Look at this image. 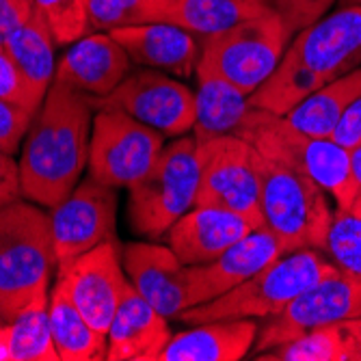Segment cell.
Masks as SVG:
<instances>
[{
  "instance_id": "28",
  "label": "cell",
  "mask_w": 361,
  "mask_h": 361,
  "mask_svg": "<svg viewBox=\"0 0 361 361\" xmlns=\"http://www.w3.org/2000/svg\"><path fill=\"white\" fill-rule=\"evenodd\" d=\"M176 0H89L91 30L111 32L128 26L171 22Z\"/></svg>"
},
{
  "instance_id": "32",
  "label": "cell",
  "mask_w": 361,
  "mask_h": 361,
  "mask_svg": "<svg viewBox=\"0 0 361 361\" xmlns=\"http://www.w3.org/2000/svg\"><path fill=\"white\" fill-rule=\"evenodd\" d=\"M0 97L32 115L42 109L46 100V97H42L35 91V87L28 82V78L22 74V70L3 48V44H0Z\"/></svg>"
},
{
  "instance_id": "12",
  "label": "cell",
  "mask_w": 361,
  "mask_h": 361,
  "mask_svg": "<svg viewBox=\"0 0 361 361\" xmlns=\"http://www.w3.org/2000/svg\"><path fill=\"white\" fill-rule=\"evenodd\" d=\"M283 59L320 85L357 70L361 65V3L344 5L297 32Z\"/></svg>"
},
{
  "instance_id": "20",
  "label": "cell",
  "mask_w": 361,
  "mask_h": 361,
  "mask_svg": "<svg viewBox=\"0 0 361 361\" xmlns=\"http://www.w3.org/2000/svg\"><path fill=\"white\" fill-rule=\"evenodd\" d=\"M169 318L149 305L130 283L109 326V361H158L171 340Z\"/></svg>"
},
{
  "instance_id": "26",
  "label": "cell",
  "mask_w": 361,
  "mask_h": 361,
  "mask_svg": "<svg viewBox=\"0 0 361 361\" xmlns=\"http://www.w3.org/2000/svg\"><path fill=\"white\" fill-rule=\"evenodd\" d=\"M273 11V0H176L171 22L208 37Z\"/></svg>"
},
{
  "instance_id": "16",
  "label": "cell",
  "mask_w": 361,
  "mask_h": 361,
  "mask_svg": "<svg viewBox=\"0 0 361 361\" xmlns=\"http://www.w3.org/2000/svg\"><path fill=\"white\" fill-rule=\"evenodd\" d=\"M133 59L111 32L85 35L56 63L52 82H61L74 91L102 100L111 95L119 82L130 74Z\"/></svg>"
},
{
  "instance_id": "4",
  "label": "cell",
  "mask_w": 361,
  "mask_h": 361,
  "mask_svg": "<svg viewBox=\"0 0 361 361\" xmlns=\"http://www.w3.org/2000/svg\"><path fill=\"white\" fill-rule=\"evenodd\" d=\"M262 227L279 240L283 253L318 249L324 253L334 223L331 195L312 178L292 171L257 152Z\"/></svg>"
},
{
  "instance_id": "8",
  "label": "cell",
  "mask_w": 361,
  "mask_h": 361,
  "mask_svg": "<svg viewBox=\"0 0 361 361\" xmlns=\"http://www.w3.org/2000/svg\"><path fill=\"white\" fill-rule=\"evenodd\" d=\"M165 135L121 111L97 109L91 126L87 171L113 188L137 184L158 160Z\"/></svg>"
},
{
  "instance_id": "25",
  "label": "cell",
  "mask_w": 361,
  "mask_h": 361,
  "mask_svg": "<svg viewBox=\"0 0 361 361\" xmlns=\"http://www.w3.org/2000/svg\"><path fill=\"white\" fill-rule=\"evenodd\" d=\"M3 48L28 78V82L35 87V91L46 97L56 72V42L37 9L3 39Z\"/></svg>"
},
{
  "instance_id": "43",
  "label": "cell",
  "mask_w": 361,
  "mask_h": 361,
  "mask_svg": "<svg viewBox=\"0 0 361 361\" xmlns=\"http://www.w3.org/2000/svg\"><path fill=\"white\" fill-rule=\"evenodd\" d=\"M0 322H3V316H0Z\"/></svg>"
},
{
  "instance_id": "29",
  "label": "cell",
  "mask_w": 361,
  "mask_h": 361,
  "mask_svg": "<svg viewBox=\"0 0 361 361\" xmlns=\"http://www.w3.org/2000/svg\"><path fill=\"white\" fill-rule=\"evenodd\" d=\"M257 361H348L342 324H326L294 338L281 346L255 355Z\"/></svg>"
},
{
  "instance_id": "36",
  "label": "cell",
  "mask_w": 361,
  "mask_h": 361,
  "mask_svg": "<svg viewBox=\"0 0 361 361\" xmlns=\"http://www.w3.org/2000/svg\"><path fill=\"white\" fill-rule=\"evenodd\" d=\"M22 197L20 165L11 154L0 152V208L22 200Z\"/></svg>"
},
{
  "instance_id": "35",
  "label": "cell",
  "mask_w": 361,
  "mask_h": 361,
  "mask_svg": "<svg viewBox=\"0 0 361 361\" xmlns=\"http://www.w3.org/2000/svg\"><path fill=\"white\" fill-rule=\"evenodd\" d=\"M331 139L342 147H346L348 152L361 145V95L346 109V113L342 115L340 123L334 130Z\"/></svg>"
},
{
  "instance_id": "30",
  "label": "cell",
  "mask_w": 361,
  "mask_h": 361,
  "mask_svg": "<svg viewBox=\"0 0 361 361\" xmlns=\"http://www.w3.org/2000/svg\"><path fill=\"white\" fill-rule=\"evenodd\" d=\"M324 255L344 275L361 281V216L336 208Z\"/></svg>"
},
{
  "instance_id": "42",
  "label": "cell",
  "mask_w": 361,
  "mask_h": 361,
  "mask_svg": "<svg viewBox=\"0 0 361 361\" xmlns=\"http://www.w3.org/2000/svg\"><path fill=\"white\" fill-rule=\"evenodd\" d=\"M340 3V7H344V5H353V3H359V0H338Z\"/></svg>"
},
{
  "instance_id": "37",
  "label": "cell",
  "mask_w": 361,
  "mask_h": 361,
  "mask_svg": "<svg viewBox=\"0 0 361 361\" xmlns=\"http://www.w3.org/2000/svg\"><path fill=\"white\" fill-rule=\"evenodd\" d=\"M35 11L32 0H0V44L13 28H18Z\"/></svg>"
},
{
  "instance_id": "18",
  "label": "cell",
  "mask_w": 361,
  "mask_h": 361,
  "mask_svg": "<svg viewBox=\"0 0 361 361\" xmlns=\"http://www.w3.org/2000/svg\"><path fill=\"white\" fill-rule=\"evenodd\" d=\"M121 262L128 281L162 316L178 318L188 307L184 288V264L167 245H121Z\"/></svg>"
},
{
  "instance_id": "41",
  "label": "cell",
  "mask_w": 361,
  "mask_h": 361,
  "mask_svg": "<svg viewBox=\"0 0 361 361\" xmlns=\"http://www.w3.org/2000/svg\"><path fill=\"white\" fill-rule=\"evenodd\" d=\"M348 212H353V214L361 216V192H357V197H355V200H353V204H350Z\"/></svg>"
},
{
  "instance_id": "6",
  "label": "cell",
  "mask_w": 361,
  "mask_h": 361,
  "mask_svg": "<svg viewBox=\"0 0 361 361\" xmlns=\"http://www.w3.org/2000/svg\"><path fill=\"white\" fill-rule=\"evenodd\" d=\"M200 188V143L192 135L162 147L154 167L130 190L128 216L135 232L165 236L192 206Z\"/></svg>"
},
{
  "instance_id": "9",
  "label": "cell",
  "mask_w": 361,
  "mask_h": 361,
  "mask_svg": "<svg viewBox=\"0 0 361 361\" xmlns=\"http://www.w3.org/2000/svg\"><path fill=\"white\" fill-rule=\"evenodd\" d=\"M195 206H214L243 214L262 227L257 149L238 135L200 143V188Z\"/></svg>"
},
{
  "instance_id": "10",
  "label": "cell",
  "mask_w": 361,
  "mask_h": 361,
  "mask_svg": "<svg viewBox=\"0 0 361 361\" xmlns=\"http://www.w3.org/2000/svg\"><path fill=\"white\" fill-rule=\"evenodd\" d=\"M97 109L121 111L165 137L178 139L192 130L195 91L176 76L143 68L130 72L111 95L95 100Z\"/></svg>"
},
{
  "instance_id": "19",
  "label": "cell",
  "mask_w": 361,
  "mask_h": 361,
  "mask_svg": "<svg viewBox=\"0 0 361 361\" xmlns=\"http://www.w3.org/2000/svg\"><path fill=\"white\" fill-rule=\"evenodd\" d=\"M133 63L176 78H190L202 56V39L173 22L111 30Z\"/></svg>"
},
{
  "instance_id": "11",
  "label": "cell",
  "mask_w": 361,
  "mask_h": 361,
  "mask_svg": "<svg viewBox=\"0 0 361 361\" xmlns=\"http://www.w3.org/2000/svg\"><path fill=\"white\" fill-rule=\"evenodd\" d=\"M361 316V281L342 271L301 292L283 312L267 318L257 331L253 357L281 346L318 326L344 322Z\"/></svg>"
},
{
  "instance_id": "40",
  "label": "cell",
  "mask_w": 361,
  "mask_h": 361,
  "mask_svg": "<svg viewBox=\"0 0 361 361\" xmlns=\"http://www.w3.org/2000/svg\"><path fill=\"white\" fill-rule=\"evenodd\" d=\"M350 169L357 184V192H361V145L350 152Z\"/></svg>"
},
{
  "instance_id": "7",
  "label": "cell",
  "mask_w": 361,
  "mask_h": 361,
  "mask_svg": "<svg viewBox=\"0 0 361 361\" xmlns=\"http://www.w3.org/2000/svg\"><path fill=\"white\" fill-rule=\"evenodd\" d=\"M292 32L273 9L214 35L202 37L197 68L210 70L251 95L283 59Z\"/></svg>"
},
{
  "instance_id": "15",
  "label": "cell",
  "mask_w": 361,
  "mask_h": 361,
  "mask_svg": "<svg viewBox=\"0 0 361 361\" xmlns=\"http://www.w3.org/2000/svg\"><path fill=\"white\" fill-rule=\"evenodd\" d=\"M279 255H283V247L269 229H253L212 262L184 267L186 305H204L221 297V294L234 290L264 267H269Z\"/></svg>"
},
{
  "instance_id": "17",
  "label": "cell",
  "mask_w": 361,
  "mask_h": 361,
  "mask_svg": "<svg viewBox=\"0 0 361 361\" xmlns=\"http://www.w3.org/2000/svg\"><path fill=\"white\" fill-rule=\"evenodd\" d=\"M253 225L232 210L214 206H192L165 234L167 247L184 267L206 264L243 240Z\"/></svg>"
},
{
  "instance_id": "38",
  "label": "cell",
  "mask_w": 361,
  "mask_h": 361,
  "mask_svg": "<svg viewBox=\"0 0 361 361\" xmlns=\"http://www.w3.org/2000/svg\"><path fill=\"white\" fill-rule=\"evenodd\" d=\"M348 346V361H361V316L340 322Z\"/></svg>"
},
{
  "instance_id": "27",
  "label": "cell",
  "mask_w": 361,
  "mask_h": 361,
  "mask_svg": "<svg viewBox=\"0 0 361 361\" xmlns=\"http://www.w3.org/2000/svg\"><path fill=\"white\" fill-rule=\"evenodd\" d=\"M50 286L42 288L9 322L13 361H61L50 331Z\"/></svg>"
},
{
  "instance_id": "13",
  "label": "cell",
  "mask_w": 361,
  "mask_h": 361,
  "mask_svg": "<svg viewBox=\"0 0 361 361\" xmlns=\"http://www.w3.org/2000/svg\"><path fill=\"white\" fill-rule=\"evenodd\" d=\"M50 225L59 267L104 240L115 238L117 188L87 176L61 204L50 208Z\"/></svg>"
},
{
  "instance_id": "14",
  "label": "cell",
  "mask_w": 361,
  "mask_h": 361,
  "mask_svg": "<svg viewBox=\"0 0 361 361\" xmlns=\"http://www.w3.org/2000/svg\"><path fill=\"white\" fill-rule=\"evenodd\" d=\"M56 281L63 283L72 301L100 334H109L113 316L130 286L121 262L117 238L104 240L56 269Z\"/></svg>"
},
{
  "instance_id": "5",
  "label": "cell",
  "mask_w": 361,
  "mask_h": 361,
  "mask_svg": "<svg viewBox=\"0 0 361 361\" xmlns=\"http://www.w3.org/2000/svg\"><path fill=\"white\" fill-rule=\"evenodd\" d=\"M59 269L50 214L37 204L0 208V316L11 320Z\"/></svg>"
},
{
  "instance_id": "3",
  "label": "cell",
  "mask_w": 361,
  "mask_h": 361,
  "mask_svg": "<svg viewBox=\"0 0 361 361\" xmlns=\"http://www.w3.org/2000/svg\"><path fill=\"white\" fill-rule=\"evenodd\" d=\"M336 273H340V269L318 249L283 253L234 290L204 305L184 310L178 320L190 324L234 318L267 320L283 312L301 292Z\"/></svg>"
},
{
  "instance_id": "39",
  "label": "cell",
  "mask_w": 361,
  "mask_h": 361,
  "mask_svg": "<svg viewBox=\"0 0 361 361\" xmlns=\"http://www.w3.org/2000/svg\"><path fill=\"white\" fill-rule=\"evenodd\" d=\"M0 361H13L11 353V336H9V322H0Z\"/></svg>"
},
{
  "instance_id": "21",
  "label": "cell",
  "mask_w": 361,
  "mask_h": 361,
  "mask_svg": "<svg viewBox=\"0 0 361 361\" xmlns=\"http://www.w3.org/2000/svg\"><path fill=\"white\" fill-rule=\"evenodd\" d=\"M257 331L253 318L200 322L171 336L158 361H240L253 350Z\"/></svg>"
},
{
  "instance_id": "22",
  "label": "cell",
  "mask_w": 361,
  "mask_h": 361,
  "mask_svg": "<svg viewBox=\"0 0 361 361\" xmlns=\"http://www.w3.org/2000/svg\"><path fill=\"white\" fill-rule=\"evenodd\" d=\"M195 76V123L190 133L197 143L236 135V130L251 109L249 95L210 70L197 68Z\"/></svg>"
},
{
  "instance_id": "1",
  "label": "cell",
  "mask_w": 361,
  "mask_h": 361,
  "mask_svg": "<svg viewBox=\"0 0 361 361\" xmlns=\"http://www.w3.org/2000/svg\"><path fill=\"white\" fill-rule=\"evenodd\" d=\"M95 115L91 95L52 82L32 117L20 156V184L28 202L54 208L80 182L89 162Z\"/></svg>"
},
{
  "instance_id": "24",
  "label": "cell",
  "mask_w": 361,
  "mask_h": 361,
  "mask_svg": "<svg viewBox=\"0 0 361 361\" xmlns=\"http://www.w3.org/2000/svg\"><path fill=\"white\" fill-rule=\"evenodd\" d=\"M361 95V65L357 70L322 85L318 91L307 95L301 104L283 115L294 128L312 137L331 139L346 109Z\"/></svg>"
},
{
  "instance_id": "31",
  "label": "cell",
  "mask_w": 361,
  "mask_h": 361,
  "mask_svg": "<svg viewBox=\"0 0 361 361\" xmlns=\"http://www.w3.org/2000/svg\"><path fill=\"white\" fill-rule=\"evenodd\" d=\"M56 46H72L89 35V0H32Z\"/></svg>"
},
{
  "instance_id": "33",
  "label": "cell",
  "mask_w": 361,
  "mask_h": 361,
  "mask_svg": "<svg viewBox=\"0 0 361 361\" xmlns=\"http://www.w3.org/2000/svg\"><path fill=\"white\" fill-rule=\"evenodd\" d=\"M336 3L338 0H273V9L279 13L292 35H297L324 18Z\"/></svg>"
},
{
  "instance_id": "34",
  "label": "cell",
  "mask_w": 361,
  "mask_h": 361,
  "mask_svg": "<svg viewBox=\"0 0 361 361\" xmlns=\"http://www.w3.org/2000/svg\"><path fill=\"white\" fill-rule=\"evenodd\" d=\"M32 113L7 102L0 97V152L16 154L32 123Z\"/></svg>"
},
{
  "instance_id": "23",
  "label": "cell",
  "mask_w": 361,
  "mask_h": 361,
  "mask_svg": "<svg viewBox=\"0 0 361 361\" xmlns=\"http://www.w3.org/2000/svg\"><path fill=\"white\" fill-rule=\"evenodd\" d=\"M50 331L61 361L106 359L109 340L87 322L61 281L50 286Z\"/></svg>"
},
{
  "instance_id": "44",
  "label": "cell",
  "mask_w": 361,
  "mask_h": 361,
  "mask_svg": "<svg viewBox=\"0 0 361 361\" xmlns=\"http://www.w3.org/2000/svg\"><path fill=\"white\" fill-rule=\"evenodd\" d=\"M359 3H361V0H359Z\"/></svg>"
},
{
  "instance_id": "2",
  "label": "cell",
  "mask_w": 361,
  "mask_h": 361,
  "mask_svg": "<svg viewBox=\"0 0 361 361\" xmlns=\"http://www.w3.org/2000/svg\"><path fill=\"white\" fill-rule=\"evenodd\" d=\"M236 135L262 156L318 182L340 210H348L357 197L350 152L334 139L312 137L294 128L283 115L249 109Z\"/></svg>"
}]
</instances>
